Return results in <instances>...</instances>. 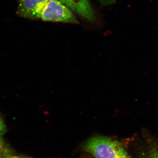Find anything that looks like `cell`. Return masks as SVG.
<instances>
[{
    "label": "cell",
    "instance_id": "1",
    "mask_svg": "<svg viewBox=\"0 0 158 158\" xmlns=\"http://www.w3.org/2000/svg\"><path fill=\"white\" fill-rule=\"evenodd\" d=\"M85 149L94 158H131L120 142L104 136L90 138Z\"/></svg>",
    "mask_w": 158,
    "mask_h": 158
},
{
    "label": "cell",
    "instance_id": "2",
    "mask_svg": "<svg viewBox=\"0 0 158 158\" xmlns=\"http://www.w3.org/2000/svg\"><path fill=\"white\" fill-rule=\"evenodd\" d=\"M40 19L44 21L78 23L73 11L58 0H49L43 9Z\"/></svg>",
    "mask_w": 158,
    "mask_h": 158
},
{
    "label": "cell",
    "instance_id": "3",
    "mask_svg": "<svg viewBox=\"0 0 158 158\" xmlns=\"http://www.w3.org/2000/svg\"><path fill=\"white\" fill-rule=\"evenodd\" d=\"M49 0H19L17 14L31 19H40L43 9Z\"/></svg>",
    "mask_w": 158,
    "mask_h": 158
},
{
    "label": "cell",
    "instance_id": "4",
    "mask_svg": "<svg viewBox=\"0 0 158 158\" xmlns=\"http://www.w3.org/2000/svg\"><path fill=\"white\" fill-rule=\"evenodd\" d=\"M85 19L94 21L95 17L88 0H58Z\"/></svg>",
    "mask_w": 158,
    "mask_h": 158
},
{
    "label": "cell",
    "instance_id": "5",
    "mask_svg": "<svg viewBox=\"0 0 158 158\" xmlns=\"http://www.w3.org/2000/svg\"><path fill=\"white\" fill-rule=\"evenodd\" d=\"M141 158H158V144H153L148 148Z\"/></svg>",
    "mask_w": 158,
    "mask_h": 158
},
{
    "label": "cell",
    "instance_id": "6",
    "mask_svg": "<svg viewBox=\"0 0 158 158\" xmlns=\"http://www.w3.org/2000/svg\"><path fill=\"white\" fill-rule=\"evenodd\" d=\"M6 131V127L3 119L0 117V143H1V138Z\"/></svg>",
    "mask_w": 158,
    "mask_h": 158
},
{
    "label": "cell",
    "instance_id": "7",
    "mask_svg": "<svg viewBox=\"0 0 158 158\" xmlns=\"http://www.w3.org/2000/svg\"><path fill=\"white\" fill-rule=\"evenodd\" d=\"M6 158H31L27 157L20 156H9L6 157Z\"/></svg>",
    "mask_w": 158,
    "mask_h": 158
},
{
    "label": "cell",
    "instance_id": "8",
    "mask_svg": "<svg viewBox=\"0 0 158 158\" xmlns=\"http://www.w3.org/2000/svg\"><path fill=\"white\" fill-rule=\"evenodd\" d=\"M5 155V152L2 150H0V158H2Z\"/></svg>",
    "mask_w": 158,
    "mask_h": 158
},
{
    "label": "cell",
    "instance_id": "9",
    "mask_svg": "<svg viewBox=\"0 0 158 158\" xmlns=\"http://www.w3.org/2000/svg\"><path fill=\"white\" fill-rule=\"evenodd\" d=\"M81 158H88V157H82Z\"/></svg>",
    "mask_w": 158,
    "mask_h": 158
}]
</instances>
